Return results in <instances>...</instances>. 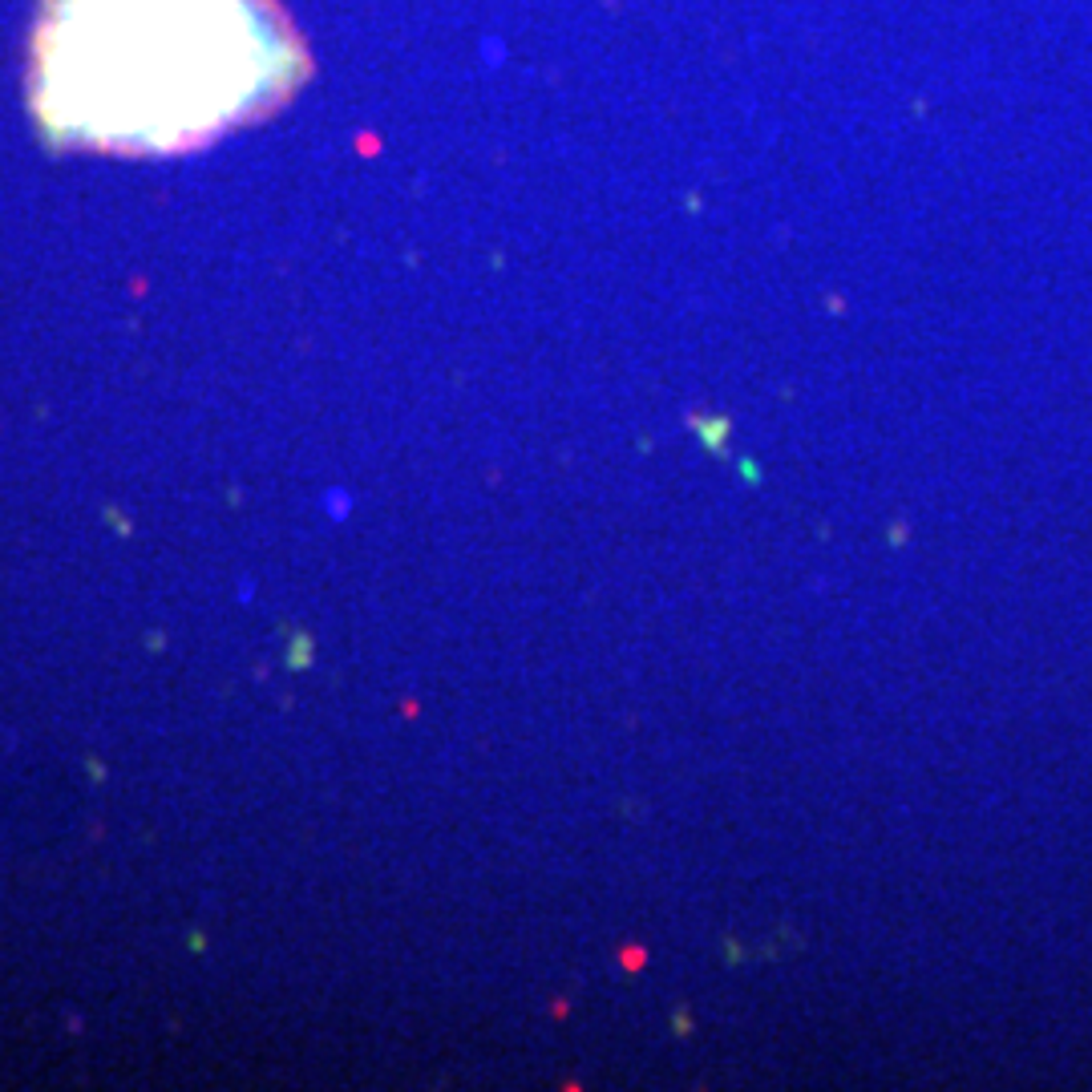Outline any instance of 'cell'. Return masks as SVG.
Segmentation results:
<instances>
[{
    "label": "cell",
    "mask_w": 1092,
    "mask_h": 1092,
    "mask_svg": "<svg viewBox=\"0 0 1092 1092\" xmlns=\"http://www.w3.org/2000/svg\"><path fill=\"white\" fill-rule=\"evenodd\" d=\"M304 49L272 0H49L32 32V114L106 154H175L263 118Z\"/></svg>",
    "instance_id": "obj_1"
}]
</instances>
